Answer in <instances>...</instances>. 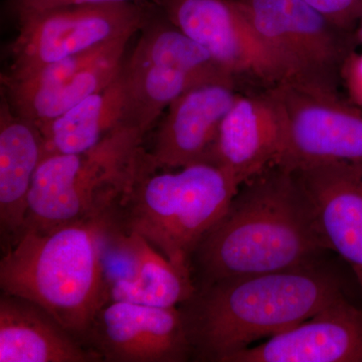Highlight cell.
Returning a JSON list of instances; mask_svg holds the SVG:
<instances>
[{
  "label": "cell",
  "mask_w": 362,
  "mask_h": 362,
  "mask_svg": "<svg viewBox=\"0 0 362 362\" xmlns=\"http://www.w3.org/2000/svg\"><path fill=\"white\" fill-rule=\"evenodd\" d=\"M239 94L233 81L207 83L183 93L168 107L154 136L148 151L152 162L165 169L206 162L221 124Z\"/></svg>",
  "instance_id": "cell-12"
},
{
  "label": "cell",
  "mask_w": 362,
  "mask_h": 362,
  "mask_svg": "<svg viewBox=\"0 0 362 362\" xmlns=\"http://www.w3.org/2000/svg\"><path fill=\"white\" fill-rule=\"evenodd\" d=\"M309 6L342 30L356 32L362 0H305Z\"/></svg>",
  "instance_id": "cell-21"
},
{
  "label": "cell",
  "mask_w": 362,
  "mask_h": 362,
  "mask_svg": "<svg viewBox=\"0 0 362 362\" xmlns=\"http://www.w3.org/2000/svg\"><path fill=\"white\" fill-rule=\"evenodd\" d=\"M84 343L104 362L192 361L189 331L180 306L109 300L98 311Z\"/></svg>",
  "instance_id": "cell-10"
},
{
  "label": "cell",
  "mask_w": 362,
  "mask_h": 362,
  "mask_svg": "<svg viewBox=\"0 0 362 362\" xmlns=\"http://www.w3.org/2000/svg\"><path fill=\"white\" fill-rule=\"evenodd\" d=\"M47 154L37 124L11 109L6 97L0 108V240L6 252L25 228L33 176Z\"/></svg>",
  "instance_id": "cell-15"
},
{
  "label": "cell",
  "mask_w": 362,
  "mask_h": 362,
  "mask_svg": "<svg viewBox=\"0 0 362 362\" xmlns=\"http://www.w3.org/2000/svg\"><path fill=\"white\" fill-rule=\"evenodd\" d=\"M181 32L235 78L267 90L287 82L284 69L235 0H151Z\"/></svg>",
  "instance_id": "cell-9"
},
{
  "label": "cell",
  "mask_w": 362,
  "mask_h": 362,
  "mask_svg": "<svg viewBox=\"0 0 362 362\" xmlns=\"http://www.w3.org/2000/svg\"><path fill=\"white\" fill-rule=\"evenodd\" d=\"M346 297L341 276L319 261L197 288L180 307L192 361L226 362L252 343L291 329Z\"/></svg>",
  "instance_id": "cell-2"
},
{
  "label": "cell",
  "mask_w": 362,
  "mask_h": 362,
  "mask_svg": "<svg viewBox=\"0 0 362 362\" xmlns=\"http://www.w3.org/2000/svg\"><path fill=\"white\" fill-rule=\"evenodd\" d=\"M331 250L296 173L274 164L242 183L190 259L195 289L322 261Z\"/></svg>",
  "instance_id": "cell-1"
},
{
  "label": "cell",
  "mask_w": 362,
  "mask_h": 362,
  "mask_svg": "<svg viewBox=\"0 0 362 362\" xmlns=\"http://www.w3.org/2000/svg\"><path fill=\"white\" fill-rule=\"evenodd\" d=\"M340 78L350 103L362 108V52H352L343 64Z\"/></svg>",
  "instance_id": "cell-22"
},
{
  "label": "cell",
  "mask_w": 362,
  "mask_h": 362,
  "mask_svg": "<svg viewBox=\"0 0 362 362\" xmlns=\"http://www.w3.org/2000/svg\"><path fill=\"white\" fill-rule=\"evenodd\" d=\"M356 35L357 42H358V45H362V13L361 14V16H359L358 23H357L356 28Z\"/></svg>",
  "instance_id": "cell-24"
},
{
  "label": "cell",
  "mask_w": 362,
  "mask_h": 362,
  "mask_svg": "<svg viewBox=\"0 0 362 362\" xmlns=\"http://www.w3.org/2000/svg\"><path fill=\"white\" fill-rule=\"evenodd\" d=\"M129 254L132 271L110 282V300L147 306L178 307L194 294V282L137 235L110 237Z\"/></svg>",
  "instance_id": "cell-17"
},
{
  "label": "cell",
  "mask_w": 362,
  "mask_h": 362,
  "mask_svg": "<svg viewBox=\"0 0 362 362\" xmlns=\"http://www.w3.org/2000/svg\"><path fill=\"white\" fill-rule=\"evenodd\" d=\"M124 105L125 90L120 71L103 90L39 126L47 153H83L94 148L106 136L123 126Z\"/></svg>",
  "instance_id": "cell-18"
},
{
  "label": "cell",
  "mask_w": 362,
  "mask_h": 362,
  "mask_svg": "<svg viewBox=\"0 0 362 362\" xmlns=\"http://www.w3.org/2000/svg\"><path fill=\"white\" fill-rule=\"evenodd\" d=\"M226 362H362V307L343 298Z\"/></svg>",
  "instance_id": "cell-13"
},
{
  "label": "cell",
  "mask_w": 362,
  "mask_h": 362,
  "mask_svg": "<svg viewBox=\"0 0 362 362\" xmlns=\"http://www.w3.org/2000/svg\"><path fill=\"white\" fill-rule=\"evenodd\" d=\"M239 187L233 176L211 162L159 168L142 146L107 218L108 237L140 235L192 281V254Z\"/></svg>",
  "instance_id": "cell-3"
},
{
  "label": "cell",
  "mask_w": 362,
  "mask_h": 362,
  "mask_svg": "<svg viewBox=\"0 0 362 362\" xmlns=\"http://www.w3.org/2000/svg\"><path fill=\"white\" fill-rule=\"evenodd\" d=\"M147 20L138 1L83 4L23 16L6 78L16 80L59 59L132 37Z\"/></svg>",
  "instance_id": "cell-8"
},
{
  "label": "cell",
  "mask_w": 362,
  "mask_h": 362,
  "mask_svg": "<svg viewBox=\"0 0 362 362\" xmlns=\"http://www.w3.org/2000/svg\"><path fill=\"white\" fill-rule=\"evenodd\" d=\"M129 1H140V0H11L18 18L30 16V14L63 8V7L90 4H106V2Z\"/></svg>",
  "instance_id": "cell-23"
},
{
  "label": "cell",
  "mask_w": 362,
  "mask_h": 362,
  "mask_svg": "<svg viewBox=\"0 0 362 362\" xmlns=\"http://www.w3.org/2000/svg\"><path fill=\"white\" fill-rule=\"evenodd\" d=\"M313 206L331 252L354 272L362 297V166L327 165L294 171Z\"/></svg>",
  "instance_id": "cell-14"
},
{
  "label": "cell",
  "mask_w": 362,
  "mask_h": 362,
  "mask_svg": "<svg viewBox=\"0 0 362 362\" xmlns=\"http://www.w3.org/2000/svg\"><path fill=\"white\" fill-rule=\"evenodd\" d=\"M107 233L106 218L26 228L2 252L1 292L39 305L84 343L98 311L110 300L103 259Z\"/></svg>",
  "instance_id": "cell-4"
},
{
  "label": "cell",
  "mask_w": 362,
  "mask_h": 362,
  "mask_svg": "<svg viewBox=\"0 0 362 362\" xmlns=\"http://www.w3.org/2000/svg\"><path fill=\"white\" fill-rule=\"evenodd\" d=\"M125 49L114 52L57 84L28 92H6L7 101L18 115L42 125L110 85L122 70Z\"/></svg>",
  "instance_id": "cell-20"
},
{
  "label": "cell",
  "mask_w": 362,
  "mask_h": 362,
  "mask_svg": "<svg viewBox=\"0 0 362 362\" xmlns=\"http://www.w3.org/2000/svg\"><path fill=\"white\" fill-rule=\"evenodd\" d=\"M101 357L32 301L0 295V362H100Z\"/></svg>",
  "instance_id": "cell-16"
},
{
  "label": "cell",
  "mask_w": 362,
  "mask_h": 362,
  "mask_svg": "<svg viewBox=\"0 0 362 362\" xmlns=\"http://www.w3.org/2000/svg\"><path fill=\"white\" fill-rule=\"evenodd\" d=\"M284 144V117L271 90L240 93L206 162L220 166L240 185L277 164Z\"/></svg>",
  "instance_id": "cell-11"
},
{
  "label": "cell",
  "mask_w": 362,
  "mask_h": 362,
  "mask_svg": "<svg viewBox=\"0 0 362 362\" xmlns=\"http://www.w3.org/2000/svg\"><path fill=\"white\" fill-rule=\"evenodd\" d=\"M143 139L137 131L120 126L83 153L45 154L33 176L23 230L108 218Z\"/></svg>",
  "instance_id": "cell-5"
},
{
  "label": "cell",
  "mask_w": 362,
  "mask_h": 362,
  "mask_svg": "<svg viewBox=\"0 0 362 362\" xmlns=\"http://www.w3.org/2000/svg\"><path fill=\"white\" fill-rule=\"evenodd\" d=\"M284 69L287 82L338 92L343 64L356 51L342 30L305 0H235Z\"/></svg>",
  "instance_id": "cell-6"
},
{
  "label": "cell",
  "mask_w": 362,
  "mask_h": 362,
  "mask_svg": "<svg viewBox=\"0 0 362 362\" xmlns=\"http://www.w3.org/2000/svg\"><path fill=\"white\" fill-rule=\"evenodd\" d=\"M269 90L284 117L285 144L279 165L293 171L362 166V108L338 92L292 83Z\"/></svg>",
  "instance_id": "cell-7"
},
{
  "label": "cell",
  "mask_w": 362,
  "mask_h": 362,
  "mask_svg": "<svg viewBox=\"0 0 362 362\" xmlns=\"http://www.w3.org/2000/svg\"><path fill=\"white\" fill-rule=\"evenodd\" d=\"M121 74L125 90L123 126L144 137L175 100L192 88L207 84L178 69L132 58L124 59Z\"/></svg>",
  "instance_id": "cell-19"
}]
</instances>
